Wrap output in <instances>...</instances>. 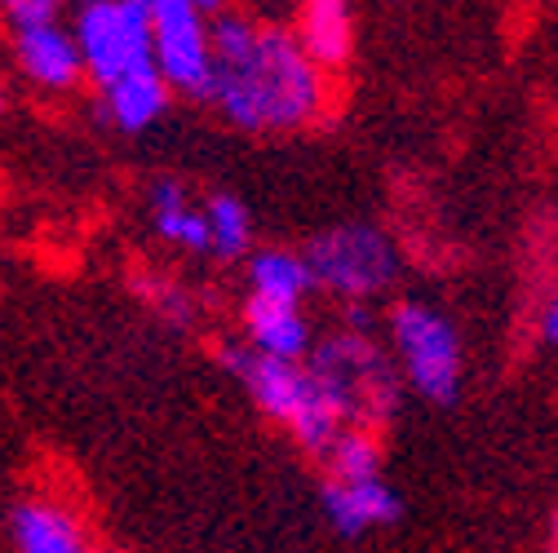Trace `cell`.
<instances>
[{
	"instance_id": "cell-7",
	"label": "cell",
	"mask_w": 558,
	"mask_h": 553,
	"mask_svg": "<svg viewBox=\"0 0 558 553\" xmlns=\"http://www.w3.org/2000/svg\"><path fill=\"white\" fill-rule=\"evenodd\" d=\"M151 5V40H156V72L173 94L208 98L214 81V23L195 0H147Z\"/></svg>"
},
{
	"instance_id": "cell-23",
	"label": "cell",
	"mask_w": 558,
	"mask_h": 553,
	"mask_svg": "<svg viewBox=\"0 0 558 553\" xmlns=\"http://www.w3.org/2000/svg\"><path fill=\"white\" fill-rule=\"evenodd\" d=\"M5 107H10V98H5V85H0V115H5Z\"/></svg>"
},
{
	"instance_id": "cell-12",
	"label": "cell",
	"mask_w": 558,
	"mask_h": 553,
	"mask_svg": "<svg viewBox=\"0 0 558 553\" xmlns=\"http://www.w3.org/2000/svg\"><path fill=\"white\" fill-rule=\"evenodd\" d=\"M298 40L324 66V72L345 66L351 53H355L351 0H298Z\"/></svg>"
},
{
	"instance_id": "cell-16",
	"label": "cell",
	"mask_w": 558,
	"mask_h": 553,
	"mask_svg": "<svg viewBox=\"0 0 558 553\" xmlns=\"http://www.w3.org/2000/svg\"><path fill=\"white\" fill-rule=\"evenodd\" d=\"M208 218V257L218 261H248L253 253V213L235 195H208L204 199Z\"/></svg>"
},
{
	"instance_id": "cell-20",
	"label": "cell",
	"mask_w": 558,
	"mask_h": 553,
	"mask_svg": "<svg viewBox=\"0 0 558 553\" xmlns=\"http://www.w3.org/2000/svg\"><path fill=\"white\" fill-rule=\"evenodd\" d=\"M0 14H5L14 27H27V23H45V19H53L58 10L49 5V0H0Z\"/></svg>"
},
{
	"instance_id": "cell-1",
	"label": "cell",
	"mask_w": 558,
	"mask_h": 553,
	"mask_svg": "<svg viewBox=\"0 0 558 553\" xmlns=\"http://www.w3.org/2000/svg\"><path fill=\"white\" fill-rule=\"evenodd\" d=\"M328 72L302 49L298 32L248 14L214 19V111L240 133H298L328 111Z\"/></svg>"
},
{
	"instance_id": "cell-4",
	"label": "cell",
	"mask_w": 558,
	"mask_h": 553,
	"mask_svg": "<svg viewBox=\"0 0 558 553\" xmlns=\"http://www.w3.org/2000/svg\"><path fill=\"white\" fill-rule=\"evenodd\" d=\"M390 355L408 390H416L435 407H452L465 385V351L457 323L426 306V302H399L386 315Z\"/></svg>"
},
{
	"instance_id": "cell-6",
	"label": "cell",
	"mask_w": 558,
	"mask_h": 553,
	"mask_svg": "<svg viewBox=\"0 0 558 553\" xmlns=\"http://www.w3.org/2000/svg\"><path fill=\"white\" fill-rule=\"evenodd\" d=\"M72 36H76L81 58H85V76L98 89L156 66L147 0H81Z\"/></svg>"
},
{
	"instance_id": "cell-3",
	"label": "cell",
	"mask_w": 558,
	"mask_h": 553,
	"mask_svg": "<svg viewBox=\"0 0 558 553\" xmlns=\"http://www.w3.org/2000/svg\"><path fill=\"white\" fill-rule=\"evenodd\" d=\"M218 364L248 390V398L257 403L266 421L289 430V439L302 452L324 456L328 443L345 430L306 364L266 359V355H253L248 345H218Z\"/></svg>"
},
{
	"instance_id": "cell-8",
	"label": "cell",
	"mask_w": 558,
	"mask_h": 553,
	"mask_svg": "<svg viewBox=\"0 0 558 553\" xmlns=\"http://www.w3.org/2000/svg\"><path fill=\"white\" fill-rule=\"evenodd\" d=\"M14 62H19V72L45 94H72L85 81L81 45H76L72 27H62L58 19L14 27Z\"/></svg>"
},
{
	"instance_id": "cell-22",
	"label": "cell",
	"mask_w": 558,
	"mask_h": 553,
	"mask_svg": "<svg viewBox=\"0 0 558 553\" xmlns=\"http://www.w3.org/2000/svg\"><path fill=\"white\" fill-rule=\"evenodd\" d=\"M549 553H558V509H554V518H549Z\"/></svg>"
},
{
	"instance_id": "cell-10",
	"label": "cell",
	"mask_w": 558,
	"mask_h": 553,
	"mask_svg": "<svg viewBox=\"0 0 558 553\" xmlns=\"http://www.w3.org/2000/svg\"><path fill=\"white\" fill-rule=\"evenodd\" d=\"M324 514L341 536H368L399 523L403 501L386 478L368 482H324Z\"/></svg>"
},
{
	"instance_id": "cell-2",
	"label": "cell",
	"mask_w": 558,
	"mask_h": 553,
	"mask_svg": "<svg viewBox=\"0 0 558 553\" xmlns=\"http://www.w3.org/2000/svg\"><path fill=\"white\" fill-rule=\"evenodd\" d=\"M306 368L319 381L332 411L341 417V426L381 430L399 417L403 377H399V368H390V359L373 332L341 328V332L315 336V351L306 355Z\"/></svg>"
},
{
	"instance_id": "cell-17",
	"label": "cell",
	"mask_w": 558,
	"mask_h": 553,
	"mask_svg": "<svg viewBox=\"0 0 558 553\" xmlns=\"http://www.w3.org/2000/svg\"><path fill=\"white\" fill-rule=\"evenodd\" d=\"M324 469H328V482H368V478H381V443H377V430L345 426L328 443Z\"/></svg>"
},
{
	"instance_id": "cell-11",
	"label": "cell",
	"mask_w": 558,
	"mask_h": 553,
	"mask_svg": "<svg viewBox=\"0 0 558 553\" xmlns=\"http://www.w3.org/2000/svg\"><path fill=\"white\" fill-rule=\"evenodd\" d=\"M169 107H173V89H169V81L156 72V66L133 72V76H124V81L102 89V120L111 128L129 133V137L156 128L169 115Z\"/></svg>"
},
{
	"instance_id": "cell-19",
	"label": "cell",
	"mask_w": 558,
	"mask_h": 553,
	"mask_svg": "<svg viewBox=\"0 0 558 553\" xmlns=\"http://www.w3.org/2000/svg\"><path fill=\"white\" fill-rule=\"evenodd\" d=\"M536 341L549 345V351H558V280L545 288V297L536 306Z\"/></svg>"
},
{
	"instance_id": "cell-15",
	"label": "cell",
	"mask_w": 558,
	"mask_h": 553,
	"mask_svg": "<svg viewBox=\"0 0 558 553\" xmlns=\"http://www.w3.org/2000/svg\"><path fill=\"white\" fill-rule=\"evenodd\" d=\"M311 288H315V280H311V266L302 253H293V248H253L248 253V293L253 297L302 306Z\"/></svg>"
},
{
	"instance_id": "cell-24",
	"label": "cell",
	"mask_w": 558,
	"mask_h": 553,
	"mask_svg": "<svg viewBox=\"0 0 558 553\" xmlns=\"http://www.w3.org/2000/svg\"><path fill=\"white\" fill-rule=\"evenodd\" d=\"M49 5H53V10H58V5H66V0H49Z\"/></svg>"
},
{
	"instance_id": "cell-13",
	"label": "cell",
	"mask_w": 558,
	"mask_h": 553,
	"mask_svg": "<svg viewBox=\"0 0 558 553\" xmlns=\"http://www.w3.org/2000/svg\"><path fill=\"white\" fill-rule=\"evenodd\" d=\"M151 231H156L169 248H178V253H186V257H204V253H208V218H204V204H195V199L186 195V186L173 182V177H160V182L151 186Z\"/></svg>"
},
{
	"instance_id": "cell-21",
	"label": "cell",
	"mask_w": 558,
	"mask_h": 553,
	"mask_svg": "<svg viewBox=\"0 0 558 553\" xmlns=\"http://www.w3.org/2000/svg\"><path fill=\"white\" fill-rule=\"evenodd\" d=\"M195 10H199L208 23H214V19H222V14L231 10V0H195Z\"/></svg>"
},
{
	"instance_id": "cell-5",
	"label": "cell",
	"mask_w": 558,
	"mask_h": 553,
	"mask_svg": "<svg viewBox=\"0 0 558 553\" xmlns=\"http://www.w3.org/2000/svg\"><path fill=\"white\" fill-rule=\"evenodd\" d=\"M306 266L315 288L341 297L345 306H368L399 284V244L373 222H345L306 244Z\"/></svg>"
},
{
	"instance_id": "cell-14",
	"label": "cell",
	"mask_w": 558,
	"mask_h": 553,
	"mask_svg": "<svg viewBox=\"0 0 558 553\" xmlns=\"http://www.w3.org/2000/svg\"><path fill=\"white\" fill-rule=\"evenodd\" d=\"M19 553H89L76 514L58 501H23L14 509Z\"/></svg>"
},
{
	"instance_id": "cell-9",
	"label": "cell",
	"mask_w": 558,
	"mask_h": 553,
	"mask_svg": "<svg viewBox=\"0 0 558 553\" xmlns=\"http://www.w3.org/2000/svg\"><path fill=\"white\" fill-rule=\"evenodd\" d=\"M240 323H244V345L253 355L284 359V364H306V355L315 351V332H311V319L302 315V306L248 293V302L240 310Z\"/></svg>"
},
{
	"instance_id": "cell-18",
	"label": "cell",
	"mask_w": 558,
	"mask_h": 553,
	"mask_svg": "<svg viewBox=\"0 0 558 553\" xmlns=\"http://www.w3.org/2000/svg\"><path fill=\"white\" fill-rule=\"evenodd\" d=\"M133 288H137V297H143L156 315H165L169 323H178V328H191L195 323V297L178 280H169V274L137 270L133 274Z\"/></svg>"
}]
</instances>
